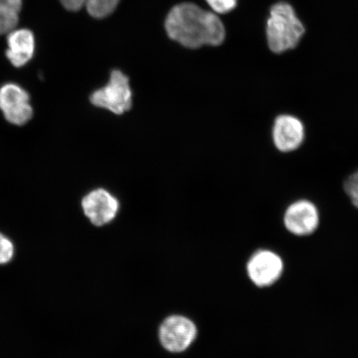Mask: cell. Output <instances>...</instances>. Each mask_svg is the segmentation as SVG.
<instances>
[{
  "label": "cell",
  "instance_id": "14",
  "mask_svg": "<svg viewBox=\"0 0 358 358\" xmlns=\"http://www.w3.org/2000/svg\"><path fill=\"white\" fill-rule=\"evenodd\" d=\"M206 2L215 13H221V15L230 13L237 6V0H206Z\"/></svg>",
  "mask_w": 358,
  "mask_h": 358
},
{
  "label": "cell",
  "instance_id": "5",
  "mask_svg": "<svg viewBox=\"0 0 358 358\" xmlns=\"http://www.w3.org/2000/svg\"><path fill=\"white\" fill-rule=\"evenodd\" d=\"M82 210L90 224L96 228L110 225L120 210L117 198L105 189H94L83 196Z\"/></svg>",
  "mask_w": 358,
  "mask_h": 358
},
{
  "label": "cell",
  "instance_id": "3",
  "mask_svg": "<svg viewBox=\"0 0 358 358\" xmlns=\"http://www.w3.org/2000/svg\"><path fill=\"white\" fill-rule=\"evenodd\" d=\"M199 327L194 320L182 313H171L160 322L157 337L161 348L172 355L189 350L199 337Z\"/></svg>",
  "mask_w": 358,
  "mask_h": 358
},
{
  "label": "cell",
  "instance_id": "12",
  "mask_svg": "<svg viewBox=\"0 0 358 358\" xmlns=\"http://www.w3.org/2000/svg\"><path fill=\"white\" fill-rule=\"evenodd\" d=\"M21 8L22 0H0V35L16 29Z\"/></svg>",
  "mask_w": 358,
  "mask_h": 358
},
{
  "label": "cell",
  "instance_id": "4",
  "mask_svg": "<svg viewBox=\"0 0 358 358\" xmlns=\"http://www.w3.org/2000/svg\"><path fill=\"white\" fill-rule=\"evenodd\" d=\"M90 101L94 106L115 115L129 111L133 106V92L129 78L120 70L112 71L109 82L93 92Z\"/></svg>",
  "mask_w": 358,
  "mask_h": 358
},
{
  "label": "cell",
  "instance_id": "15",
  "mask_svg": "<svg viewBox=\"0 0 358 358\" xmlns=\"http://www.w3.org/2000/svg\"><path fill=\"white\" fill-rule=\"evenodd\" d=\"M344 189L351 199L353 205L358 208V171L348 178L344 183Z\"/></svg>",
  "mask_w": 358,
  "mask_h": 358
},
{
  "label": "cell",
  "instance_id": "10",
  "mask_svg": "<svg viewBox=\"0 0 358 358\" xmlns=\"http://www.w3.org/2000/svg\"><path fill=\"white\" fill-rule=\"evenodd\" d=\"M6 56L11 64L20 67L32 59L35 50L34 36L26 29H15L8 34Z\"/></svg>",
  "mask_w": 358,
  "mask_h": 358
},
{
  "label": "cell",
  "instance_id": "2",
  "mask_svg": "<svg viewBox=\"0 0 358 358\" xmlns=\"http://www.w3.org/2000/svg\"><path fill=\"white\" fill-rule=\"evenodd\" d=\"M304 33L306 29L289 3L279 2L271 8L266 37L273 52L280 55L296 48Z\"/></svg>",
  "mask_w": 358,
  "mask_h": 358
},
{
  "label": "cell",
  "instance_id": "9",
  "mask_svg": "<svg viewBox=\"0 0 358 358\" xmlns=\"http://www.w3.org/2000/svg\"><path fill=\"white\" fill-rule=\"evenodd\" d=\"M272 136L277 149L288 153L296 150L303 144L306 131L299 118L294 115H281L275 120Z\"/></svg>",
  "mask_w": 358,
  "mask_h": 358
},
{
  "label": "cell",
  "instance_id": "1",
  "mask_svg": "<svg viewBox=\"0 0 358 358\" xmlns=\"http://www.w3.org/2000/svg\"><path fill=\"white\" fill-rule=\"evenodd\" d=\"M164 27L170 39L190 49L204 45L219 46L226 38L225 27L218 16L192 3L173 7Z\"/></svg>",
  "mask_w": 358,
  "mask_h": 358
},
{
  "label": "cell",
  "instance_id": "13",
  "mask_svg": "<svg viewBox=\"0 0 358 358\" xmlns=\"http://www.w3.org/2000/svg\"><path fill=\"white\" fill-rule=\"evenodd\" d=\"M15 256V245L7 236L0 234V265H6Z\"/></svg>",
  "mask_w": 358,
  "mask_h": 358
},
{
  "label": "cell",
  "instance_id": "11",
  "mask_svg": "<svg viewBox=\"0 0 358 358\" xmlns=\"http://www.w3.org/2000/svg\"><path fill=\"white\" fill-rule=\"evenodd\" d=\"M66 10L78 11L86 7L90 15L104 19L115 10L120 0H60Z\"/></svg>",
  "mask_w": 358,
  "mask_h": 358
},
{
  "label": "cell",
  "instance_id": "6",
  "mask_svg": "<svg viewBox=\"0 0 358 358\" xmlns=\"http://www.w3.org/2000/svg\"><path fill=\"white\" fill-rule=\"evenodd\" d=\"M0 110L8 122L16 125L29 122L34 113L29 93L13 83L0 88Z\"/></svg>",
  "mask_w": 358,
  "mask_h": 358
},
{
  "label": "cell",
  "instance_id": "8",
  "mask_svg": "<svg viewBox=\"0 0 358 358\" xmlns=\"http://www.w3.org/2000/svg\"><path fill=\"white\" fill-rule=\"evenodd\" d=\"M284 222L287 230L294 235H311L319 227L320 213L310 201L299 200L286 210Z\"/></svg>",
  "mask_w": 358,
  "mask_h": 358
},
{
  "label": "cell",
  "instance_id": "7",
  "mask_svg": "<svg viewBox=\"0 0 358 358\" xmlns=\"http://www.w3.org/2000/svg\"><path fill=\"white\" fill-rule=\"evenodd\" d=\"M284 264L278 255L271 250H259L248 264V274L258 287H267L280 279Z\"/></svg>",
  "mask_w": 358,
  "mask_h": 358
}]
</instances>
